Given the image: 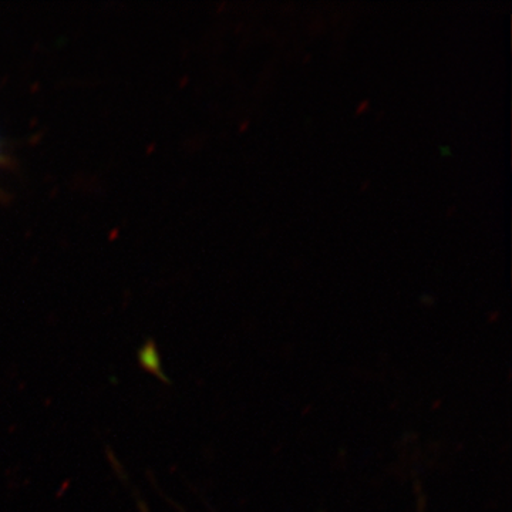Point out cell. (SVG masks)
Returning a JSON list of instances; mask_svg holds the SVG:
<instances>
[{
	"mask_svg": "<svg viewBox=\"0 0 512 512\" xmlns=\"http://www.w3.org/2000/svg\"><path fill=\"white\" fill-rule=\"evenodd\" d=\"M138 359H140L141 366L148 370V372L154 373V375L157 376H163V372H161L160 357H158V353L156 348H154V345L148 343V345L144 346V348L141 349Z\"/></svg>",
	"mask_w": 512,
	"mask_h": 512,
	"instance_id": "6da1fadb",
	"label": "cell"
}]
</instances>
